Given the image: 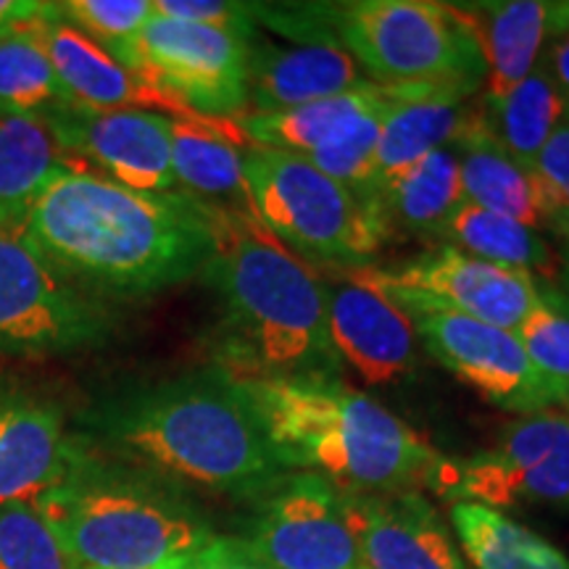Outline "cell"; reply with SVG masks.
Here are the masks:
<instances>
[{"label":"cell","instance_id":"cell-1","mask_svg":"<svg viewBox=\"0 0 569 569\" xmlns=\"http://www.w3.org/2000/svg\"><path fill=\"white\" fill-rule=\"evenodd\" d=\"M21 234L90 293L151 296L203 274L217 246V206L140 193L88 169H63L34 198Z\"/></svg>","mask_w":569,"mask_h":569},{"label":"cell","instance_id":"cell-2","mask_svg":"<svg viewBox=\"0 0 569 569\" xmlns=\"http://www.w3.org/2000/svg\"><path fill=\"white\" fill-rule=\"evenodd\" d=\"M88 425L127 465L172 486L261 498L290 472L243 382L222 367L111 393Z\"/></svg>","mask_w":569,"mask_h":569},{"label":"cell","instance_id":"cell-3","mask_svg":"<svg viewBox=\"0 0 569 569\" xmlns=\"http://www.w3.org/2000/svg\"><path fill=\"white\" fill-rule=\"evenodd\" d=\"M203 280L222 306L219 356L234 377L338 375L322 280L251 213L217 209Z\"/></svg>","mask_w":569,"mask_h":569},{"label":"cell","instance_id":"cell-4","mask_svg":"<svg viewBox=\"0 0 569 569\" xmlns=\"http://www.w3.org/2000/svg\"><path fill=\"white\" fill-rule=\"evenodd\" d=\"M284 469L315 472L340 493L427 488L440 453L338 375L238 377Z\"/></svg>","mask_w":569,"mask_h":569},{"label":"cell","instance_id":"cell-5","mask_svg":"<svg viewBox=\"0 0 569 569\" xmlns=\"http://www.w3.org/2000/svg\"><path fill=\"white\" fill-rule=\"evenodd\" d=\"M34 507L71 569H161L217 538L172 482L92 457L82 446L67 478Z\"/></svg>","mask_w":569,"mask_h":569},{"label":"cell","instance_id":"cell-6","mask_svg":"<svg viewBox=\"0 0 569 569\" xmlns=\"http://www.w3.org/2000/svg\"><path fill=\"white\" fill-rule=\"evenodd\" d=\"M336 46L361 63L372 82L482 88L486 59L472 21L457 3L351 0L322 3Z\"/></svg>","mask_w":569,"mask_h":569},{"label":"cell","instance_id":"cell-7","mask_svg":"<svg viewBox=\"0 0 569 569\" xmlns=\"http://www.w3.org/2000/svg\"><path fill=\"white\" fill-rule=\"evenodd\" d=\"M251 217L298 259L330 269L372 264L382 248L365 201L303 156L246 148Z\"/></svg>","mask_w":569,"mask_h":569},{"label":"cell","instance_id":"cell-8","mask_svg":"<svg viewBox=\"0 0 569 569\" xmlns=\"http://www.w3.org/2000/svg\"><path fill=\"white\" fill-rule=\"evenodd\" d=\"M427 488L446 501L569 509V411L543 409L517 417L486 451L446 459L432 469Z\"/></svg>","mask_w":569,"mask_h":569},{"label":"cell","instance_id":"cell-9","mask_svg":"<svg viewBox=\"0 0 569 569\" xmlns=\"http://www.w3.org/2000/svg\"><path fill=\"white\" fill-rule=\"evenodd\" d=\"M343 277L388 298L407 317L448 311L515 332L540 303L538 277L475 259L446 243L393 267L346 269Z\"/></svg>","mask_w":569,"mask_h":569},{"label":"cell","instance_id":"cell-10","mask_svg":"<svg viewBox=\"0 0 569 569\" xmlns=\"http://www.w3.org/2000/svg\"><path fill=\"white\" fill-rule=\"evenodd\" d=\"M111 315L27 243L0 230V351L51 356L90 348L109 336Z\"/></svg>","mask_w":569,"mask_h":569},{"label":"cell","instance_id":"cell-11","mask_svg":"<svg viewBox=\"0 0 569 569\" xmlns=\"http://www.w3.org/2000/svg\"><path fill=\"white\" fill-rule=\"evenodd\" d=\"M140 77L190 117L234 122L248 101V40L153 11L140 32Z\"/></svg>","mask_w":569,"mask_h":569},{"label":"cell","instance_id":"cell-12","mask_svg":"<svg viewBox=\"0 0 569 569\" xmlns=\"http://www.w3.org/2000/svg\"><path fill=\"white\" fill-rule=\"evenodd\" d=\"M409 322L417 343L493 407L519 417L543 409L569 411L567 390L540 375L515 330L448 311L409 315Z\"/></svg>","mask_w":569,"mask_h":569},{"label":"cell","instance_id":"cell-13","mask_svg":"<svg viewBox=\"0 0 569 569\" xmlns=\"http://www.w3.org/2000/svg\"><path fill=\"white\" fill-rule=\"evenodd\" d=\"M238 540L272 569H361L346 496L315 472L284 475Z\"/></svg>","mask_w":569,"mask_h":569},{"label":"cell","instance_id":"cell-14","mask_svg":"<svg viewBox=\"0 0 569 569\" xmlns=\"http://www.w3.org/2000/svg\"><path fill=\"white\" fill-rule=\"evenodd\" d=\"M51 127L63 153L82 156L103 169V177L140 193H172V130L161 111H98L77 103L40 117Z\"/></svg>","mask_w":569,"mask_h":569},{"label":"cell","instance_id":"cell-15","mask_svg":"<svg viewBox=\"0 0 569 569\" xmlns=\"http://www.w3.org/2000/svg\"><path fill=\"white\" fill-rule=\"evenodd\" d=\"M346 511L361 569H469L446 519L419 490L346 496Z\"/></svg>","mask_w":569,"mask_h":569},{"label":"cell","instance_id":"cell-16","mask_svg":"<svg viewBox=\"0 0 569 569\" xmlns=\"http://www.w3.org/2000/svg\"><path fill=\"white\" fill-rule=\"evenodd\" d=\"M327 336L340 369L367 386H390L417 369V336L409 317L388 298L351 280L322 282Z\"/></svg>","mask_w":569,"mask_h":569},{"label":"cell","instance_id":"cell-17","mask_svg":"<svg viewBox=\"0 0 569 569\" xmlns=\"http://www.w3.org/2000/svg\"><path fill=\"white\" fill-rule=\"evenodd\" d=\"M77 443L51 398L0 380V503H38L67 478Z\"/></svg>","mask_w":569,"mask_h":569},{"label":"cell","instance_id":"cell-18","mask_svg":"<svg viewBox=\"0 0 569 569\" xmlns=\"http://www.w3.org/2000/svg\"><path fill=\"white\" fill-rule=\"evenodd\" d=\"M30 32L40 42L48 61H51L56 77H59L71 103L98 111L161 109L167 111V117H190L167 92L119 67L88 34L71 27L61 17V3H56L53 13L34 21Z\"/></svg>","mask_w":569,"mask_h":569},{"label":"cell","instance_id":"cell-19","mask_svg":"<svg viewBox=\"0 0 569 569\" xmlns=\"http://www.w3.org/2000/svg\"><path fill=\"white\" fill-rule=\"evenodd\" d=\"M365 82L359 63L338 46L293 42L277 46L264 32L248 42L246 113H274L322 101Z\"/></svg>","mask_w":569,"mask_h":569},{"label":"cell","instance_id":"cell-20","mask_svg":"<svg viewBox=\"0 0 569 569\" xmlns=\"http://www.w3.org/2000/svg\"><path fill=\"white\" fill-rule=\"evenodd\" d=\"M475 96H480L475 84H409L382 124L372 174L361 196L407 172L438 148L451 146L472 117Z\"/></svg>","mask_w":569,"mask_h":569},{"label":"cell","instance_id":"cell-21","mask_svg":"<svg viewBox=\"0 0 569 569\" xmlns=\"http://www.w3.org/2000/svg\"><path fill=\"white\" fill-rule=\"evenodd\" d=\"M382 246L403 238H438L440 227L465 203L457 148L425 156L372 193L361 196Z\"/></svg>","mask_w":569,"mask_h":569},{"label":"cell","instance_id":"cell-22","mask_svg":"<svg viewBox=\"0 0 569 569\" xmlns=\"http://www.w3.org/2000/svg\"><path fill=\"white\" fill-rule=\"evenodd\" d=\"M172 169L184 196L217 209L251 213L246 184V148L251 142L234 122L203 117H169Z\"/></svg>","mask_w":569,"mask_h":569},{"label":"cell","instance_id":"cell-23","mask_svg":"<svg viewBox=\"0 0 569 569\" xmlns=\"http://www.w3.org/2000/svg\"><path fill=\"white\" fill-rule=\"evenodd\" d=\"M451 146L457 148L459 156L461 196L467 203L501 213V217L515 219L532 230L549 227L530 169L511 159L488 132L480 111V98L475 101L472 117L465 130L457 134Z\"/></svg>","mask_w":569,"mask_h":569},{"label":"cell","instance_id":"cell-24","mask_svg":"<svg viewBox=\"0 0 569 569\" xmlns=\"http://www.w3.org/2000/svg\"><path fill=\"white\" fill-rule=\"evenodd\" d=\"M478 32L486 59L482 103H501L536 69L546 40L543 0H480L457 3Z\"/></svg>","mask_w":569,"mask_h":569},{"label":"cell","instance_id":"cell-25","mask_svg":"<svg viewBox=\"0 0 569 569\" xmlns=\"http://www.w3.org/2000/svg\"><path fill=\"white\" fill-rule=\"evenodd\" d=\"M398 84H382L365 80L356 88L340 92V96L311 101L296 109L274 113H243L234 119L240 132L253 148H269V151H284L296 156H309L322 146L338 130L375 106L388 103L396 96Z\"/></svg>","mask_w":569,"mask_h":569},{"label":"cell","instance_id":"cell-26","mask_svg":"<svg viewBox=\"0 0 569 569\" xmlns=\"http://www.w3.org/2000/svg\"><path fill=\"white\" fill-rule=\"evenodd\" d=\"M71 167L74 163L40 117L0 113V230L21 232L34 198Z\"/></svg>","mask_w":569,"mask_h":569},{"label":"cell","instance_id":"cell-27","mask_svg":"<svg viewBox=\"0 0 569 569\" xmlns=\"http://www.w3.org/2000/svg\"><path fill=\"white\" fill-rule=\"evenodd\" d=\"M457 543L472 569H569V557L551 540L482 503H451Z\"/></svg>","mask_w":569,"mask_h":569},{"label":"cell","instance_id":"cell-28","mask_svg":"<svg viewBox=\"0 0 569 569\" xmlns=\"http://www.w3.org/2000/svg\"><path fill=\"white\" fill-rule=\"evenodd\" d=\"M438 240L490 264L522 269L540 282H553L559 274L557 248L538 230L467 201L440 227Z\"/></svg>","mask_w":569,"mask_h":569},{"label":"cell","instance_id":"cell-29","mask_svg":"<svg viewBox=\"0 0 569 569\" xmlns=\"http://www.w3.org/2000/svg\"><path fill=\"white\" fill-rule=\"evenodd\" d=\"M482 119H486L488 132L498 140V146L507 151L525 169L532 167L538 159L540 148L551 138L553 130L569 111V98L559 82L553 80L549 63L543 53L536 69L503 98L501 103H482Z\"/></svg>","mask_w":569,"mask_h":569},{"label":"cell","instance_id":"cell-30","mask_svg":"<svg viewBox=\"0 0 569 569\" xmlns=\"http://www.w3.org/2000/svg\"><path fill=\"white\" fill-rule=\"evenodd\" d=\"M61 103H69L67 90L32 32L0 40V113L46 117Z\"/></svg>","mask_w":569,"mask_h":569},{"label":"cell","instance_id":"cell-31","mask_svg":"<svg viewBox=\"0 0 569 569\" xmlns=\"http://www.w3.org/2000/svg\"><path fill=\"white\" fill-rule=\"evenodd\" d=\"M61 17L140 77V32L153 17V0H67Z\"/></svg>","mask_w":569,"mask_h":569},{"label":"cell","instance_id":"cell-32","mask_svg":"<svg viewBox=\"0 0 569 569\" xmlns=\"http://www.w3.org/2000/svg\"><path fill=\"white\" fill-rule=\"evenodd\" d=\"M407 88L409 84H398L396 96L390 98L388 103L375 106V109L359 113V117L351 119L343 130H338L330 140L315 148L309 156H303V159L315 163L319 172H325L336 182L346 184V188L353 190L356 196L365 193L369 174H372L382 124H386L390 109L401 101Z\"/></svg>","mask_w":569,"mask_h":569},{"label":"cell","instance_id":"cell-33","mask_svg":"<svg viewBox=\"0 0 569 569\" xmlns=\"http://www.w3.org/2000/svg\"><path fill=\"white\" fill-rule=\"evenodd\" d=\"M517 336L540 375L569 393V296L540 282V303L519 325Z\"/></svg>","mask_w":569,"mask_h":569},{"label":"cell","instance_id":"cell-34","mask_svg":"<svg viewBox=\"0 0 569 569\" xmlns=\"http://www.w3.org/2000/svg\"><path fill=\"white\" fill-rule=\"evenodd\" d=\"M0 569H71L51 525L32 503H0Z\"/></svg>","mask_w":569,"mask_h":569},{"label":"cell","instance_id":"cell-35","mask_svg":"<svg viewBox=\"0 0 569 569\" xmlns=\"http://www.w3.org/2000/svg\"><path fill=\"white\" fill-rule=\"evenodd\" d=\"M549 227L569 219V111L530 167Z\"/></svg>","mask_w":569,"mask_h":569},{"label":"cell","instance_id":"cell-36","mask_svg":"<svg viewBox=\"0 0 569 569\" xmlns=\"http://www.w3.org/2000/svg\"><path fill=\"white\" fill-rule=\"evenodd\" d=\"M153 11L159 17L230 32L234 38H243L248 42L259 32L256 3H234V0H153Z\"/></svg>","mask_w":569,"mask_h":569},{"label":"cell","instance_id":"cell-37","mask_svg":"<svg viewBox=\"0 0 569 569\" xmlns=\"http://www.w3.org/2000/svg\"><path fill=\"white\" fill-rule=\"evenodd\" d=\"M161 569H272L240 543L238 538L217 536L201 551L177 559Z\"/></svg>","mask_w":569,"mask_h":569},{"label":"cell","instance_id":"cell-38","mask_svg":"<svg viewBox=\"0 0 569 569\" xmlns=\"http://www.w3.org/2000/svg\"><path fill=\"white\" fill-rule=\"evenodd\" d=\"M56 11V3L40 0H0V40L24 34L34 21Z\"/></svg>","mask_w":569,"mask_h":569},{"label":"cell","instance_id":"cell-39","mask_svg":"<svg viewBox=\"0 0 569 569\" xmlns=\"http://www.w3.org/2000/svg\"><path fill=\"white\" fill-rule=\"evenodd\" d=\"M543 59H546V63H549L553 80L559 82V88L565 90V96L569 98V34L553 40L549 46V51L543 53Z\"/></svg>","mask_w":569,"mask_h":569},{"label":"cell","instance_id":"cell-40","mask_svg":"<svg viewBox=\"0 0 569 569\" xmlns=\"http://www.w3.org/2000/svg\"><path fill=\"white\" fill-rule=\"evenodd\" d=\"M549 230L559 238V274L557 282H549L553 288H559L561 293L569 296V219H559Z\"/></svg>","mask_w":569,"mask_h":569},{"label":"cell","instance_id":"cell-41","mask_svg":"<svg viewBox=\"0 0 569 569\" xmlns=\"http://www.w3.org/2000/svg\"><path fill=\"white\" fill-rule=\"evenodd\" d=\"M569 34V0L546 3V38L559 40Z\"/></svg>","mask_w":569,"mask_h":569}]
</instances>
